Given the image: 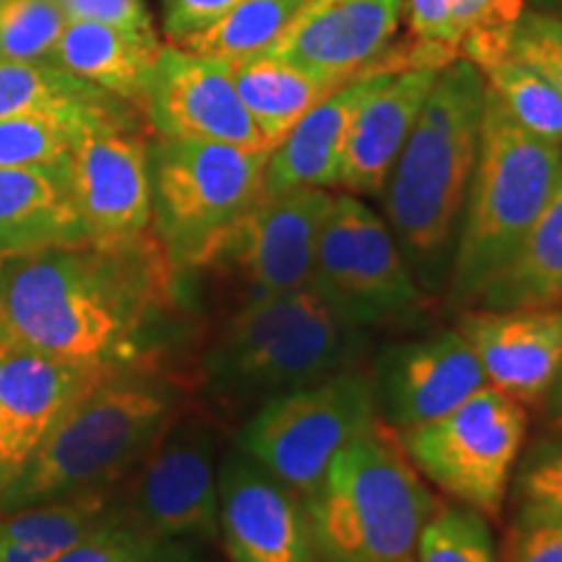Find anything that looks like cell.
I'll use <instances>...</instances> for the list:
<instances>
[{
	"instance_id": "5",
	"label": "cell",
	"mask_w": 562,
	"mask_h": 562,
	"mask_svg": "<svg viewBox=\"0 0 562 562\" xmlns=\"http://www.w3.org/2000/svg\"><path fill=\"white\" fill-rule=\"evenodd\" d=\"M302 503L315 562H417L422 529L440 505L381 419Z\"/></svg>"
},
{
	"instance_id": "2",
	"label": "cell",
	"mask_w": 562,
	"mask_h": 562,
	"mask_svg": "<svg viewBox=\"0 0 562 562\" xmlns=\"http://www.w3.org/2000/svg\"><path fill=\"white\" fill-rule=\"evenodd\" d=\"M487 81L472 60L442 66L385 180V222L430 297H446L480 154Z\"/></svg>"
},
{
	"instance_id": "36",
	"label": "cell",
	"mask_w": 562,
	"mask_h": 562,
	"mask_svg": "<svg viewBox=\"0 0 562 562\" xmlns=\"http://www.w3.org/2000/svg\"><path fill=\"white\" fill-rule=\"evenodd\" d=\"M516 501L562 516V432L526 448L513 472Z\"/></svg>"
},
{
	"instance_id": "12",
	"label": "cell",
	"mask_w": 562,
	"mask_h": 562,
	"mask_svg": "<svg viewBox=\"0 0 562 562\" xmlns=\"http://www.w3.org/2000/svg\"><path fill=\"white\" fill-rule=\"evenodd\" d=\"M151 136L144 112L133 104L76 133L66 165L89 240H128L151 229Z\"/></svg>"
},
{
	"instance_id": "34",
	"label": "cell",
	"mask_w": 562,
	"mask_h": 562,
	"mask_svg": "<svg viewBox=\"0 0 562 562\" xmlns=\"http://www.w3.org/2000/svg\"><path fill=\"white\" fill-rule=\"evenodd\" d=\"M524 11V0H451L453 37L461 58L505 53V34Z\"/></svg>"
},
{
	"instance_id": "22",
	"label": "cell",
	"mask_w": 562,
	"mask_h": 562,
	"mask_svg": "<svg viewBox=\"0 0 562 562\" xmlns=\"http://www.w3.org/2000/svg\"><path fill=\"white\" fill-rule=\"evenodd\" d=\"M66 159L45 167H0V256L89 240Z\"/></svg>"
},
{
	"instance_id": "3",
	"label": "cell",
	"mask_w": 562,
	"mask_h": 562,
	"mask_svg": "<svg viewBox=\"0 0 562 562\" xmlns=\"http://www.w3.org/2000/svg\"><path fill=\"white\" fill-rule=\"evenodd\" d=\"M188 404L161 364L112 370L81 391L0 490V516L83 492L115 490Z\"/></svg>"
},
{
	"instance_id": "21",
	"label": "cell",
	"mask_w": 562,
	"mask_h": 562,
	"mask_svg": "<svg viewBox=\"0 0 562 562\" xmlns=\"http://www.w3.org/2000/svg\"><path fill=\"white\" fill-rule=\"evenodd\" d=\"M389 74L393 70L344 83L318 108L307 112L271 149L263 172V195L290 193L300 188L334 191L357 112Z\"/></svg>"
},
{
	"instance_id": "8",
	"label": "cell",
	"mask_w": 562,
	"mask_h": 562,
	"mask_svg": "<svg viewBox=\"0 0 562 562\" xmlns=\"http://www.w3.org/2000/svg\"><path fill=\"white\" fill-rule=\"evenodd\" d=\"M311 286L362 331H417L432 302L389 227L360 195L334 193L315 243Z\"/></svg>"
},
{
	"instance_id": "15",
	"label": "cell",
	"mask_w": 562,
	"mask_h": 562,
	"mask_svg": "<svg viewBox=\"0 0 562 562\" xmlns=\"http://www.w3.org/2000/svg\"><path fill=\"white\" fill-rule=\"evenodd\" d=\"M140 112L154 136L271 149L237 94L232 63L180 45L161 47Z\"/></svg>"
},
{
	"instance_id": "13",
	"label": "cell",
	"mask_w": 562,
	"mask_h": 562,
	"mask_svg": "<svg viewBox=\"0 0 562 562\" xmlns=\"http://www.w3.org/2000/svg\"><path fill=\"white\" fill-rule=\"evenodd\" d=\"M331 201L334 191L326 188L261 195L222 237L206 266L235 279L243 302L311 286L315 243Z\"/></svg>"
},
{
	"instance_id": "32",
	"label": "cell",
	"mask_w": 562,
	"mask_h": 562,
	"mask_svg": "<svg viewBox=\"0 0 562 562\" xmlns=\"http://www.w3.org/2000/svg\"><path fill=\"white\" fill-rule=\"evenodd\" d=\"M66 24L55 0H0V58L47 63Z\"/></svg>"
},
{
	"instance_id": "1",
	"label": "cell",
	"mask_w": 562,
	"mask_h": 562,
	"mask_svg": "<svg viewBox=\"0 0 562 562\" xmlns=\"http://www.w3.org/2000/svg\"><path fill=\"white\" fill-rule=\"evenodd\" d=\"M175 263L154 232L0 256V318L13 347L104 370L161 364Z\"/></svg>"
},
{
	"instance_id": "41",
	"label": "cell",
	"mask_w": 562,
	"mask_h": 562,
	"mask_svg": "<svg viewBox=\"0 0 562 562\" xmlns=\"http://www.w3.org/2000/svg\"><path fill=\"white\" fill-rule=\"evenodd\" d=\"M547 404H550V414L554 419H558V425H562V368H560L558 381H554V389L550 393V398H547Z\"/></svg>"
},
{
	"instance_id": "29",
	"label": "cell",
	"mask_w": 562,
	"mask_h": 562,
	"mask_svg": "<svg viewBox=\"0 0 562 562\" xmlns=\"http://www.w3.org/2000/svg\"><path fill=\"white\" fill-rule=\"evenodd\" d=\"M307 3L311 0H240L211 30L180 47L229 63L269 53Z\"/></svg>"
},
{
	"instance_id": "28",
	"label": "cell",
	"mask_w": 562,
	"mask_h": 562,
	"mask_svg": "<svg viewBox=\"0 0 562 562\" xmlns=\"http://www.w3.org/2000/svg\"><path fill=\"white\" fill-rule=\"evenodd\" d=\"M487 89L503 104L510 121L526 133L562 146V91L554 89L544 76L516 60L508 53L492 55L480 66Z\"/></svg>"
},
{
	"instance_id": "4",
	"label": "cell",
	"mask_w": 562,
	"mask_h": 562,
	"mask_svg": "<svg viewBox=\"0 0 562 562\" xmlns=\"http://www.w3.org/2000/svg\"><path fill=\"white\" fill-rule=\"evenodd\" d=\"M370 334L313 286L243 302L203 360L209 391L227 406H258L279 393L364 364Z\"/></svg>"
},
{
	"instance_id": "38",
	"label": "cell",
	"mask_w": 562,
	"mask_h": 562,
	"mask_svg": "<svg viewBox=\"0 0 562 562\" xmlns=\"http://www.w3.org/2000/svg\"><path fill=\"white\" fill-rule=\"evenodd\" d=\"M501 562H562V516L518 503Z\"/></svg>"
},
{
	"instance_id": "20",
	"label": "cell",
	"mask_w": 562,
	"mask_h": 562,
	"mask_svg": "<svg viewBox=\"0 0 562 562\" xmlns=\"http://www.w3.org/2000/svg\"><path fill=\"white\" fill-rule=\"evenodd\" d=\"M440 68L393 70L368 97L351 125L336 191L351 195L383 193L393 161L402 154Z\"/></svg>"
},
{
	"instance_id": "39",
	"label": "cell",
	"mask_w": 562,
	"mask_h": 562,
	"mask_svg": "<svg viewBox=\"0 0 562 562\" xmlns=\"http://www.w3.org/2000/svg\"><path fill=\"white\" fill-rule=\"evenodd\" d=\"M240 0H165V32L170 45H186L216 21L227 16Z\"/></svg>"
},
{
	"instance_id": "30",
	"label": "cell",
	"mask_w": 562,
	"mask_h": 562,
	"mask_svg": "<svg viewBox=\"0 0 562 562\" xmlns=\"http://www.w3.org/2000/svg\"><path fill=\"white\" fill-rule=\"evenodd\" d=\"M89 121L94 117H87V121L60 115L0 117V167L58 165L68 157L76 133Z\"/></svg>"
},
{
	"instance_id": "6",
	"label": "cell",
	"mask_w": 562,
	"mask_h": 562,
	"mask_svg": "<svg viewBox=\"0 0 562 562\" xmlns=\"http://www.w3.org/2000/svg\"><path fill=\"white\" fill-rule=\"evenodd\" d=\"M562 178V146L526 133L487 89L480 154L463 206L446 300L474 307L542 214Z\"/></svg>"
},
{
	"instance_id": "23",
	"label": "cell",
	"mask_w": 562,
	"mask_h": 562,
	"mask_svg": "<svg viewBox=\"0 0 562 562\" xmlns=\"http://www.w3.org/2000/svg\"><path fill=\"white\" fill-rule=\"evenodd\" d=\"M161 47L157 32L68 19L47 63L140 110Z\"/></svg>"
},
{
	"instance_id": "35",
	"label": "cell",
	"mask_w": 562,
	"mask_h": 562,
	"mask_svg": "<svg viewBox=\"0 0 562 562\" xmlns=\"http://www.w3.org/2000/svg\"><path fill=\"white\" fill-rule=\"evenodd\" d=\"M505 53L562 91V16L558 13L524 5L505 34Z\"/></svg>"
},
{
	"instance_id": "42",
	"label": "cell",
	"mask_w": 562,
	"mask_h": 562,
	"mask_svg": "<svg viewBox=\"0 0 562 562\" xmlns=\"http://www.w3.org/2000/svg\"><path fill=\"white\" fill-rule=\"evenodd\" d=\"M11 339H9V331H5V323L0 318V347H9Z\"/></svg>"
},
{
	"instance_id": "14",
	"label": "cell",
	"mask_w": 562,
	"mask_h": 562,
	"mask_svg": "<svg viewBox=\"0 0 562 562\" xmlns=\"http://www.w3.org/2000/svg\"><path fill=\"white\" fill-rule=\"evenodd\" d=\"M368 372L378 419L396 435L446 417L487 385L472 341L456 326L383 344Z\"/></svg>"
},
{
	"instance_id": "33",
	"label": "cell",
	"mask_w": 562,
	"mask_h": 562,
	"mask_svg": "<svg viewBox=\"0 0 562 562\" xmlns=\"http://www.w3.org/2000/svg\"><path fill=\"white\" fill-rule=\"evenodd\" d=\"M167 547L170 542H161L133 521L115 492L110 516L55 562H165Z\"/></svg>"
},
{
	"instance_id": "43",
	"label": "cell",
	"mask_w": 562,
	"mask_h": 562,
	"mask_svg": "<svg viewBox=\"0 0 562 562\" xmlns=\"http://www.w3.org/2000/svg\"><path fill=\"white\" fill-rule=\"evenodd\" d=\"M550 11L558 13V16H562V0H550Z\"/></svg>"
},
{
	"instance_id": "40",
	"label": "cell",
	"mask_w": 562,
	"mask_h": 562,
	"mask_svg": "<svg viewBox=\"0 0 562 562\" xmlns=\"http://www.w3.org/2000/svg\"><path fill=\"white\" fill-rule=\"evenodd\" d=\"M68 19L102 21L123 30L154 32L151 13L144 0H55Z\"/></svg>"
},
{
	"instance_id": "26",
	"label": "cell",
	"mask_w": 562,
	"mask_h": 562,
	"mask_svg": "<svg viewBox=\"0 0 562 562\" xmlns=\"http://www.w3.org/2000/svg\"><path fill=\"white\" fill-rule=\"evenodd\" d=\"M115 490L83 492L0 516V562H55L115 508Z\"/></svg>"
},
{
	"instance_id": "11",
	"label": "cell",
	"mask_w": 562,
	"mask_h": 562,
	"mask_svg": "<svg viewBox=\"0 0 562 562\" xmlns=\"http://www.w3.org/2000/svg\"><path fill=\"white\" fill-rule=\"evenodd\" d=\"M220 432L199 406L186 404L117 487L123 510L161 542L211 539L220 531Z\"/></svg>"
},
{
	"instance_id": "7",
	"label": "cell",
	"mask_w": 562,
	"mask_h": 562,
	"mask_svg": "<svg viewBox=\"0 0 562 562\" xmlns=\"http://www.w3.org/2000/svg\"><path fill=\"white\" fill-rule=\"evenodd\" d=\"M271 149L151 136V232L175 269H201L263 195Z\"/></svg>"
},
{
	"instance_id": "16",
	"label": "cell",
	"mask_w": 562,
	"mask_h": 562,
	"mask_svg": "<svg viewBox=\"0 0 562 562\" xmlns=\"http://www.w3.org/2000/svg\"><path fill=\"white\" fill-rule=\"evenodd\" d=\"M220 531L232 562H315L297 492L237 448L220 463Z\"/></svg>"
},
{
	"instance_id": "18",
	"label": "cell",
	"mask_w": 562,
	"mask_h": 562,
	"mask_svg": "<svg viewBox=\"0 0 562 562\" xmlns=\"http://www.w3.org/2000/svg\"><path fill=\"white\" fill-rule=\"evenodd\" d=\"M456 328L472 341L487 385L524 406L550 398L562 368V305L461 311Z\"/></svg>"
},
{
	"instance_id": "9",
	"label": "cell",
	"mask_w": 562,
	"mask_h": 562,
	"mask_svg": "<svg viewBox=\"0 0 562 562\" xmlns=\"http://www.w3.org/2000/svg\"><path fill=\"white\" fill-rule=\"evenodd\" d=\"M375 422L368 364H357L258 404L237 432L235 448L305 497L336 456Z\"/></svg>"
},
{
	"instance_id": "10",
	"label": "cell",
	"mask_w": 562,
	"mask_h": 562,
	"mask_svg": "<svg viewBox=\"0 0 562 562\" xmlns=\"http://www.w3.org/2000/svg\"><path fill=\"white\" fill-rule=\"evenodd\" d=\"M526 432V406L484 385L446 417L396 438L422 480L487 521H501Z\"/></svg>"
},
{
	"instance_id": "37",
	"label": "cell",
	"mask_w": 562,
	"mask_h": 562,
	"mask_svg": "<svg viewBox=\"0 0 562 562\" xmlns=\"http://www.w3.org/2000/svg\"><path fill=\"white\" fill-rule=\"evenodd\" d=\"M404 16L417 45V50L406 55V68H442L459 58L451 0H404Z\"/></svg>"
},
{
	"instance_id": "24",
	"label": "cell",
	"mask_w": 562,
	"mask_h": 562,
	"mask_svg": "<svg viewBox=\"0 0 562 562\" xmlns=\"http://www.w3.org/2000/svg\"><path fill=\"white\" fill-rule=\"evenodd\" d=\"M232 79H235V89L250 121L256 123L271 149L307 112L344 87L341 81L313 74V70L273 53H258L235 60Z\"/></svg>"
},
{
	"instance_id": "27",
	"label": "cell",
	"mask_w": 562,
	"mask_h": 562,
	"mask_svg": "<svg viewBox=\"0 0 562 562\" xmlns=\"http://www.w3.org/2000/svg\"><path fill=\"white\" fill-rule=\"evenodd\" d=\"M123 104L128 102L53 63L0 58V117L60 115L87 121Z\"/></svg>"
},
{
	"instance_id": "31",
	"label": "cell",
	"mask_w": 562,
	"mask_h": 562,
	"mask_svg": "<svg viewBox=\"0 0 562 562\" xmlns=\"http://www.w3.org/2000/svg\"><path fill=\"white\" fill-rule=\"evenodd\" d=\"M417 562H501V554L487 518L463 505H438L422 529Z\"/></svg>"
},
{
	"instance_id": "25",
	"label": "cell",
	"mask_w": 562,
	"mask_h": 562,
	"mask_svg": "<svg viewBox=\"0 0 562 562\" xmlns=\"http://www.w3.org/2000/svg\"><path fill=\"white\" fill-rule=\"evenodd\" d=\"M547 305H562V178L542 214L533 220L508 263L484 286L474 307L518 311Z\"/></svg>"
},
{
	"instance_id": "19",
	"label": "cell",
	"mask_w": 562,
	"mask_h": 562,
	"mask_svg": "<svg viewBox=\"0 0 562 562\" xmlns=\"http://www.w3.org/2000/svg\"><path fill=\"white\" fill-rule=\"evenodd\" d=\"M112 370L0 347V490L9 484L68 404Z\"/></svg>"
},
{
	"instance_id": "17",
	"label": "cell",
	"mask_w": 562,
	"mask_h": 562,
	"mask_svg": "<svg viewBox=\"0 0 562 562\" xmlns=\"http://www.w3.org/2000/svg\"><path fill=\"white\" fill-rule=\"evenodd\" d=\"M404 0H311L269 53L349 83L393 70L389 45Z\"/></svg>"
}]
</instances>
